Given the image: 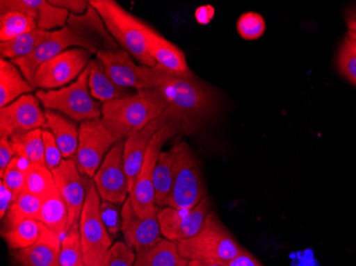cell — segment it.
Returning a JSON list of instances; mask_svg holds the SVG:
<instances>
[{"instance_id": "6da1fadb", "label": "cell", "mask_w": 356, "mask_h": 266, "mask_svg": "<svg viewBox=\"0 0 356 266\" xmlns=\"http://www.w3.org/2000/svg\"><path fill=\"white\" fill-rule=\"evenodd\" d=\"M142 76L147 89L163 98L187 135L197 132L217 111L219 103L215 91L194 75L186 77L158 65H142Z\"/></svg>"}, {"instance_id": "7a4b0ae2", "label": "cell", "mask_w": 356, "mask_h": 266, "mask_svg": "<svg viewBox=\"0 0 356 266\" xmlns=\"http://www.w3.org/2000/svg\"><path fill=\"white\" fill-rule=\"evenodd\" d=\"M167 111L163 98L154 90L102 103V122L118 142L131 137Z\"/></svg>"}, {"instance_id": "3957f363", "label": "cell", "mask_w": 356, "mask_h": 266, "mask_svg": "<svg viewBox=\"0 0 356 266\" xmlns=\"http://www.w3.org/2000/svg\"><path fill=\"white\" fill-rule=\"evenodd\" d=\"M90 5L101 16L111 37L121 49L129 53L140 65L155 66L147 49L149 25L126 11L115 0H90Z\"/></svg>"}, {"instance_id": "277c9868", "label": "cell", "mask_w": 356, "mask_h": 266, "mask_svg": "<svg viewBox=\"0 0 356 266\" xmlns=\"http://www.w3.org/2000/svg\"><path fill=\"white\" fill-rule=\"evenodd\" d=\"M176 243L181 257L188 262L217 261L226 263L243 249L213 211L208 214L197 235Z\"/></svg>"}, {"instance_id": "5b68a950", "label": "cell", "mask_w": 356, "mask_h": 266, "mask_svg": "<svg viewBox=\"0 0 356 266\" xmlns=\"http://www.w3.org/2000/svg\"><path fill=\"white\" fill-rule=\"evenodd\" d=\"M172 187L167 207L191 209L207 197V189L197 155L186 142L176 144Z\"/></svg>"}, {"instance_id": "8992f818", "label": "cell", "mask_w": 356, "mask_h": 266, "mask_svg": "<svg viewBox=\"0 0 356 266\" xmlns=\"http://www.w3.org/2000/svg\"><path fill=\"white\" fill-rule=\"evenodd\" d=\"M35 96L46 110L59 112L74 122L83 123L102 117V105L90 93L88 67L67 87L38 90Z\"/></svg>"}, {"instance_id": "52a82bcc", "label": "cell", "mask_w": 356, "mask_h": 266, "mask_svg": "<svg viewBox=\"0 0 356 266\" xmlns=\"http://www.w3.org/2000/svg\"><path fill=\"white\" fill-rule=\"evenodd\" d=\"M99 207L101 197L94 182H89L79 219L80 243L85 266H107L108 253L112 247V240L102 221Z\"/></svg>"}, {"instance_id": "ba28073f", "label": "cell", "mask_w": 356, "mask_h": 266, "mask_svg": "<svg viewBox=\"0 0 356 266\" xmlns=\"http://www.w3.org/2000/svg\"><path fill=\"white\" fill-rule=\"evenodd\" d=\"M179 122L173 119L165 124L161 129L158 130L147 148L141 171L133 185L129 199L134 209L141 217H149L159 211L156 203L155 190H154V171L159 159L160 153H163V147L168 140L173 138L181 131Z\"/></svg>"}, {"instance_id": "9c48e42d", "label": "cell", "mask_w": 356, "mask_h": 266, "mask_svg": "<svg viewBox=\"0 0 356 266\" xmlns=\"http://www.w3.org/2000/svg\"><path fill=\"white\" fill-rule=\"evenodd\" d=\"M117 143L101 119L80 124L79 144L75 156L80 173L93 178L110 149Z\"/></svg>"}, {"instance_id": "30bf717a", "label": "cell", "mask_w": 356, "mask_h": 266, "mask_svg": "<svg viewBox=\"0 0 356 266\" xmlns=\"http://www.w3.org/2000/svg\"><path fill=\"white\" fill-rule=\"evenodd\" d=\"M91 53L83 48L67 49L42 64L35 72V88L58 90L78 79L89 65Z\"/></svg>"}, {"instance_id": "8fae6325", "label": "cell", "mask_w": 356, "mask_h": 266, "mask_svg": "<svg viewBox=\"0 0 356 266\" xmlns=\"http://www.w3.org/2000/svg\"><path fill=\"white\" fill-rule=\"evenodd\" d=\"M124 145L125 141H119L110 149L93 177L94 185L101 199L117 205H123L131 193L129 180L124 165Z\"/></svg>"}, {"instance_id": "7c38bea8", "label": "cell", "mask_w": 356, "mask_h": 266, "mask_svg": "<svg viewBox=\"0 0 356 266\" xmlns=\"http://www.w3.org/2000/svg\"><path fill=\"white\" fill-rule=\"evenodd\" d=\"M210 212L211 201L209 197L204 198L199 205L191 209L172 207L160 209L158 219L163 237L173 242L193 238L203 227Z\"/></svg>"}, {"instance_id": "4fadbf2b", "label": "cell", "mask_w": 356, "mask_h": 266, "mask_svg": "<svg viewBox=\"0 0 356 266\" xmlns=\"http://www.w3.org/2000/svg\"><path fill=\"white\" fill-rule=\"evenodd\" d=\"M45 112L40 107L37 96L32 94L19 97L5 108H0V138L22 135L35 129H44Z\"/></svg>"}, {"instance_id": "5bb4252c", "label": "cell", "mask_w": 356, "mask_h": 266, "mask_svg": "<svg viewBox=\"0 0 356 266\" xmlns=\"http://www.w3.org/2000/svg\"><path fill=\"white\" fill-rule=\"evenodd\" d=\"M158 214L159 211L149 217H141L134 209L129 197L122 206L121 231L126 245L135 253L147 249L163 239Z\"/></svg>"}, {"instance_id": "9a60e30c", "label": "cell", "mask_w": 356, "mask_h": 266, "mask_svg": "<svg viewBox=\"0 0 356 266\" xmlns=\"http://www.w3.org/2000/svg\"><path fill=\"white\" fill-rule=\"evenodd\" d=\"M56 185L69 209V226L79 223L80 216L87 197V189L83 185L81 173L75 159H64L57 169H53Z\"/></svg>"}, {"instance_id": "2e32d148", "label": "cell", "mask_w": 356, "mask_h": 266, "mask_svg": "<svg viewBox=\"0 0 356 266\" xmlns=\"http://www.w3.org/2000/svg\"><path fill=\"white\" fill-rule=\"evenodd\" d=\"M173 119L177 121L173 112L167 109V111L160 117L154 119L149 125L142 128L139 131L135 132L131 137H128L125 140L124 165H125L126 174H127L128 180H129L131 191L133 189V185H135L136 179H137L140 171H141L145 153H147V148H149L154 135L157 133L158 130L161 129L165 124L173 121Z\"/></svg>"}, {"instance_id": "e0dca14e", "label": "cell", "mask_w": 356, "mask_h": 266, "mask_svg": "<svg viewBox=\"0 0 356 266\" xmlns=\"http://www.w3.org/2000/svg\"><path fill=\"white\" fill-rule=\"evenodd\" d=\"M115 85L123 89L147 90V83L142 76V65L136 64L133 57L118 48L113 51H101L96 55Z\"/></svg>"}, {"instance_id": "ac0fdd59", "label": "cell", "mask_w": 356, "mask_h": 266, "mask_svg": "<svg viewBox=\"0 0 356 266\" xmlns=\"http://www.w3.org/2000/svg\"><path fill=\"white\" fill-rule=\"evenodd\" d=\"M147 49L156 65L175 75L193 76L185 53L175 44L159 35L153 28L147 29Z\"/></svg>"}, {"instance_id": "d6986e66", "label": "cell", "mask_w": 356, "mask_h": 266, "mask_svg": "<svg viewBox=\"0 0 356 266\" xmlns=\"http://www.w3.org/2000/svg\"><path fill=\"white\" fill-rule=\"evenodd\" d=\"M61 238L43 225L39 240L29 247L14 253V262L19 266H60Z\"/></svg>"}, {"instance_id": "ffe728a7", "label": "cell", "mask_w": 356, "mask_h": 266, "mask_svg": "<svg viewBox=\"0 0 356 266\" xmlns=\"http://www.w3.org/2000/svg\"><path fill=\"white\" fill-rule=\"evenodd\" d=\"M46 125L44 129L53 133L64 159H73L79 144V128L75 122L53 110L45 111Z\"/></svg>"}, {"instance_id": "44dd1931", "label": "cell", "mask_w": 356, "mask_h": 266, "mask_svg": "<svg viewBox=\"0 0 356 266\" xmlns=\"http://www.w3.org/2000/svg\"><path fill=\"white\" fill-rule=\"evenodd\" d=\"M35 88L24 77L21 69L12 61L0 59V108H5Z\"/></svg>"}, {"instance_id": "7402d4cb", "label": "cell", "mask_w": 356, "mask_h": 266, "mask_svg": "<svg viewBox=\"0 0 356 266\" xmlns=\"http://www.w3.org/2000/svg\"><path fill=\"white\" fill-rule=\"evenodd\" d=\"M89 69V90L96 101L105 103L129 96L128 90L115 85L99 59H93L87 66Z\"/></svg>"}, {"instance_id": "603a6c76", "label": "cell", "mask_w": 356, "mask_h": 266, "mask_svg": "<svg viewBox=\"0 0 356 266\" xmlns=\"http://www.w3.org/2000/svg\"><path fill=\"white\" fill-rule=\"evenodd\" d=\"M134 266H188V261L178 251L176 242L163 238L156 245L136 253Z\"/></svg>"}, {"instance_id": "cb8c5ba5", "label": "cell", "mask_w": 356, "mask_h": 266, "mask_svg": "<svg viewBox=\"0 0 356 266\" xmlns=\"http://www.w3.org/2000/svg\"><path fill=\"white\" fill-rule=\"evenodd\" d=\"M69 221V209L59 192L57 191L43 199L39 222L55 232L61 240L70 231Z\"/></svg>"}, {"instance_id": "d4e9b609", "label": "cell", "mask_w": 356, "mask_h": 266, "mask_svg": "<svg viewBox=\"0 0 356 266\" xmlns=\"http://www.w3.org/2000/svg\"><path fill=\"white\" fill-rule=\"evenodd\" d=\"M43 224L37 219H21L6 223L3 237L12 251H19L33 245L39 240Z\"/></svg>"}, {"instance_id": "484cf974", "label": "cell", "mask_w": 356, "mask_h": 266, "mask_svg": "<svg viewBox=\"0 0 356 266\" xmlns=\"http://www.w3.org/2000/svg\"><path fill=\"white\" fill-rule=\"evenodd\" d=\"M175 146L170 151L160 153L159 159L154 171V190H155L156 203L159 209L167 207L168 198L172 187L173 166L175 162Z\"/></svg>"}, {"instance_id": "4316f807", "label": "cell", "mask_w": 356, "mask_h": 266, "mask_svg": "<svg viewBox=\"0 0 356 266\" xmlns=\"http://www.w3.org/2000/svg\"><path fill=\"white\" fill-rule=\"evenodd\" d=\"M53 32V31H51ZM51 31L37 29L27 32L21 37L9 42L0 43L1 59H21L31 55L33 51L51 35Z\"/></svg>"}, {"instance_id": "83f0119b", "label": "cell", "mask_w": 356, "mask_h": 266, "mask_svg": "<svg viewBox=\"0 0 356 266\" xmlns=\"http://www.w3.org/2000/svg\"><path fill=\"white\" fill-rule=\"evenodd\" d=\"M11 142L16 157L23 158L30 164L46 166L43 129L13 135Z\"/></svg>"}, {"instance_id": "f1b7e54d", "label": "cell", "mask_w": 356, "mask_h": 266, "mask_svg": "<svg viewBox=\"0 0 356 266\" xmlns=\"http://www.w3.org/2000/svg\"><path fill=\"white\" fill-rule=\"evenodd\" d=\"M37 28V21L24 12L7 11L0 13V42L1 43L12 41Z\"/></svg>"}, {"instance_id": "f546056e", "label": "cell", "mask_w": 356, "mask_h": 266, "mask_svg": "<svg viewBox=\"0 0 356 266\" xmlns=\"http://www.w3.org/2000/svg\"><path fill=\"white\" fill-rule=\"evenodd\" d=\"M25 191L45 199L58 191L53 172L45 165L30 164L26 173Z\"/></svg>"}, {"instance_id": "4dcf8cb0", "label": "cell", "mask_w": 356, "mask_h": 266, "mask_svg": "<svg viewBox=\"0 0 356 266\" xmlns=\"http://www.w3.org/2000/svg\"><path fill=\"white\" fill-rule=\"evenodd\" d=\"M32 3L37 11V24L39 29L51 32L67 26L71 15L67 10L56 7L49 3L48 0H32Z\"/></svg>"}, {"instance_id": "1f68e13d", "label": "cell", "mask_w": 356, "mask_h": 266, "mask_svg": "<svg viewBox=\"0 0 356 266\" xmlns=\"http://www.w3.org/2000/svg\"><path fill=\"white\" fill-rule=\"evenodd\" d=\"M43 199L24 191L14 201L13 205L7 213L6 223L21 221V219H37L39 221L41 215Z\"/></svg>"}, {"instance_id": "d6a6232c", "label": "cell", "mask_w": 356, "mask_h": 266, "mask_svg": "<svg viewBox=\"0 0 356 266\" xmlns=\"http://www.w3.org/2000/svg\"><path fill=\"white\" fill-rule=\"evenodd\" d=\"M60 266H85L80 243L79 223L72 226L67 235L62 239Z\"/></svg>"}, {"instance_id": "836d02e7", "label": "cell", "mask_w": 356, "mask_h": 266, "mask_svg": "<svg viewBox=\"0 0 356 266\" xmlns=\"http://www.w3.org/2000/svg\"><path fill=\"white\" fill-rule=\"evenodd\" d=\"M29 165V162L15 156L1 177V182L13 193L15 199L25 191L26 173Z\"/></svg>"}, {"instance_id": "e575fe53", "label": "cell", "mask_w": 356, "mask_h": 266, "mask_svg": "<svg viewBox=\"0 0 356 266\" xmlns=\"http://www.w3.org/2000/svg\"><path fill=\"white\" fill-rule=\"evenodd\" d=\"M338 71L356 87V41L348 35L337 55Z\"/></svg>"}, {"instance_id": "d590c367", "label": "cell", "mask_w": 356, "mask_h": 266, "mask_svg": "<svg viewBox=\"0 0 356 266\" xmlns=\"http://www.w3.org/2000/svg\"><path fill=\"white\" fill-rule=\"evenodd\" d=\"M265 31L266 21L259 13L247 12L238 19V35L245 41H255L263 37Z\"/></svg>"}, {"instance_id": "8d00e7d4", "label": "cell", "mask_w": 356, "mask_h": 266, "mask_svg": "<svg viewBox=\"0 0 356 266\" xmlns=\"http://www.w3.org/2000/svg\"><path fill=\"white\" fill-rule=\"evenodd\" d=\"M99 212H101L102 221L109 232V235L117 237L122 227V209L120 210V205L101 199Z\"/></svg>"}, {"instance_id": "74e56055", "label": "cell", "mask_w": 356, "mask_h": 266, "mask_svg": "<svg viewBox=\"0 0 356 266\" xmlns=\"http://www.w3.org/2000/svg\"><path fill=\"white\" fill-rule=\"evenodd\" d=\"M136 253L125 242L112 245L107 258V266H134Z\"/></svg>"}, {"instance_id": "f35d334b", "label": "cell", "mask_w": 356, "mask_h": 266, "mask_svg": "<svg viewBox=\"0 0 356 266\" xmlns=\"http://www.w3.org/2000/svg\"><path fill=\"white\" fill-rule=\"evenodd\" d=\"M44 147H45V163L48 169L53 171L62 163L64 158L59 146L49 130L43 129Z\"/></svg>"}, {"instance_id": "ab89813d", "label": "cell", "mask_w": 356, "mask_h": 266, "mask_svg": "<svg viewBox=\"0 0 356 266\" xmlns=\"http://www.w3.org/2000/svg\"><path fill=\"white\" fill-rule=\"evenodd\" d=\"M48 1L56 7L67 10L74 15H83L90 7L89 1L86 0H48Z\"/></svg>"}, {"instance_id": "60d3db41", "label": "cell", "mask_w": 356, "mask_h": 266, "mask_svg": "<svg viewBox=\"0 0 356 266\" xmlns=\"http://www.w3.org/2000/svg\"><path fill=\"white\" fill-rule=\"evenodd\" d=\"M14 157H15V153H14L11 139L0 138V177H3Z\"/></svg>"}, {"instance_id": "b9f144b4", "label": "cell", "mask_w": 356, "mask_h": 266, "mask_svg": "<svg viewBox=\"0 0 356 266\" xmlns=\"http://www.w3.org/2000/svg\"><path fill=\"white\" fill-rule=\"evenodd\" d=\"M226 266H265L253 253H250L243 247L239 255L236 256L231 261L226 262Z\"/></svg>"}, {"instance_id": "7bdbcfd3", "label": "cell", "mask_w": 356, "mask_h": 266, "mask_svg": "<svg viewBox=\"0 0 356 266\" xmlns=\"http://www.w3.org/2000/svg\"><path fill=\"white\" fill-rule=\"evenodd\" d=\"M0 217L1 219H5L8 212H9L10 208L13 205L15 197H14L13 193L6 187L3 182H0Z\"/></svg>"}, {"instance_id": "ee69618b", "label": "cell", "mask_w": 356, "mask_h": 266, "mask_svg": "<svg viewBox=\"0 0 356 266\" xmlns=\"http://www.w3.org/2000/svg\"><path fill=\"white\" fill-rule=\"evenodd\" d=\"M213 9L210 7H202L197 9L195 17H197V22L201 24H207L210 22V19H213Z\"/></svg>"}, {"instance_id": "f6af8a7d", "label": "cell", "mask_w": 356, "mask_h": 266, "mask_svg": "<svg viewBox=\"0 0 356 266\" xmlns=\"http://www.w3.org/2000/svg\"><path fill=\"white\" fill-rule=\"evenodd\" d=\"M346 24L349 32L356 33V5L352 6L346 12Z\"/></svg>"}, {"instance_id": "bcb514c9", "label": "cell", "mask_w": 356, "mask_h": 266, "mask_svg": "<svg viewBox=\"0 0 356 266\" xmlns=\"http://www.w3.org/2000/svg\"><path fill=\"white\" fill-rule=\"evenodd\" d=\"M188 266H226L225 263L217 261H189Z\"/></svg>"}, {"instance_id": "7dc6e473", "label": "cell", "mask_w": 356, "mask_h": 266, "mask_svg": "<svg viewBox=\"0 0 356 266\" xmlns=\"http://www.w3.org/2000/svg\"><path fill=\"white\" fill-rule=\"evenodd\" d=\"M348 35H349L350 38H352V39L355 40L356 41V33H354V32L348 31Z\"/></svg>"}]
</instances>
